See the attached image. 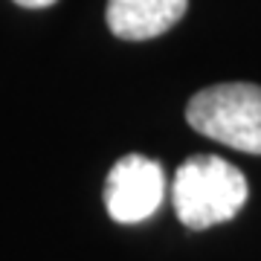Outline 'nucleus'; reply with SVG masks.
<instances>
[{
    "label": "nucleus",
    "mask_w": 261,
    "mask_h": 261,
    "mask_svg": "<svg viewBox=\"0 0 261 261\" xmlns=\"http://www.w3.org/2000/svg\"><path fill=\"white\" fill-rule=\"evenodd\" d=\"M186 122L221 145L261 154V87L250 82L212 84L189 99Z\"/></svg>",
    "instance_id": "obj_2"
},
{
    "label": "nucleus",
    "mask_w": 261,
    "mask_h": 261,
    "mask_svg": "<svg viewBox=\"0 0 261 261\" xmlns=\"http://www.w3.org/2000/svg\"><path fill=\"white\" fill-rule=\"evenodd\" d=\"M166 197V171L145 154H125L105 180V209L116 224L148 221Z\"/></svg>",
    "instance_id": "obj_3"
},
{
    "label": "nucleus",
    "mask_w": 261,
    "mask_h": 261,
    "mask_svg": "<svg viewBox=\"0 0 261 261\" xmlns=\"http://www.w3.org/2000/svg\"><path fill=\"white\" fill-rule=\"evenodd\" d=\"M18 6H23V9H47V6H53L56 0H15Z\"/></svg>",
    "instance_id": "obj_5"
},
{
    "label": "nucleus",
    "mask_w": 261,
    "mask_h": 261,
    "mask_svg": "<svg viewBox=\"0 0 261 261\" xmlns=\"http://www.w3.org/2000/svg\"><path fill=\"white\" fill-rule=\"evenodd\" d=\"M250 197L241 168L218 154H195L174 174L171 203L186 229H209L232 221Z\"/></svg>",
    "instance_id": "obj_1"
},
{
    "label": "nucleus",
    "mask_w": 261,
    "mask_h": 261,
    "mask_svg": "<svg viewBox=\"0 0 261 261\" xmlns=\"http://www.w3.org/2000/svg\"><path fill=\"white\" fill-rule=\"evenodd\" d=\"M189 0H108V27L122 41H148L174 27Z\"/></svg>",
    "instance_id": "obj_4"
}]
</instances>
